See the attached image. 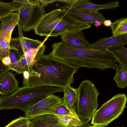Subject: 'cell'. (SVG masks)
I'll use <instances>...</instances> for the list:
<instances>
[{"label":"cell","mask_w":127,"mask_h":127,"mask_svg":"<svg viewBox=\"0 0 127 127\" xmlns=\"http://www.w3.org/2000/svg\"><path fill=\"white\" fill-rule=\"evenodd\" d=\"M75 66L43 54L36 57L26 70L27 79L23 86H52L63 89L73 84L74 74L78 72Z\"/></svg>","instance_id":"obj_1"},{"label":"cell","mask_w":127,"mask_h":127,"mask_svg":"<svg viewBox=\"0 0 127 127\" xmlns=\"http://www.w3.org/2000/svg\"><path fill=\"white\" fill-rule=\"evenodd\" d=\"M52 51L49 56L72 65L78 68L82 67L101 70L108 68L115 70L118 65L115 58L106 50L77 48L62 42H55L52 46Z\"/></svg>","instance_id":"obj_2"},{"label":"cell","mask_w":127,"mask_h":127,"mask_svg":"<svg viewBox=\"0 0 127 127\" xmlns=\"http://www.w3.org/2000/svg\"><path fill=\"white\" fill-rule=\"evenodd\" d=\"M63 91L62 88L55 86H23L12 94L0 96V110L17 109L25 112L30 107L48 95Z\"/></svg>","instance_id":"obj_3"},{"label":"cell","mask_w":127,"mask_h":127,"mask_svg":"<svg viewBox=\"0 0 127 127\" xmlns=\"http://www.w3.org/2000/svg\"><path fill=\"white\" fill-rule=\"evenodd\" d=\"M91 27L89 24L74 22L61 8L46 13L34 30L35 34L40 36L56 37L67 32L82 31Z\"/></svg>","instance_id":"obj_4"},{"label":"cell","mask_w":127,"mask_h":127,"mask_svg":"<svg viewBox=\"0 0 127 127\" xmlns=\"http://www.w3.org/2000/svg\"><path fill=\"white\" fill-rule=\"evenodd\" d=\"M77 89L76 113L83 123H88L98 106V96L99 93L92 82L87 79L83 81Z\"/></svg>","instance_id":"obj_5"},{"label":"cell","mask_w":127,"mask_h":127,"mask_svg":"<svg viewBox=\"0 0 127 127\" xmlns=\"http://www.w3.org/2000/svg\"><path fill=\"white\" fill-rule=\"evenodd\" d=\"M127 100V96L124 94L116 95L96 110L91 124L95 126H107L122 113L126 107Z\"/></svg>","instance_id":"obj_6"},{"label":"cell","mask_w":127,"mask_h":127,"mask_svg":"<svg viewBox=\"0 0 127 127\" xmlns=\"http://www.w3.org/2000/svg\"><path fill=\"white\" fill-rule=\"evenodd\" d=\"M19 9L18 25L24 32L34 29L46 14L39 0H31L30 3L20 6Z\"/></svg>","instance_id":"obj_7"},{"label":"cell","mask_w":127,"mask_h":127,"mask_svg":"<svg viewBox=\"0 0 127 127\" xmlns=\"http://www.w3.org/2000/svg\"><path fill=\"white\" fill-rule=\"evenodd\" d=\"M63 102V98L52 94L28 108L25 112V116L30 120L42 115L49 114L52 109Z\"/></svg>","instance_id":"obj_8"},{"label":"cell","mask_w":127,"mask_h":127,"mask_svg":"<svg viewBox=\"0 0 127 127\" xmlns=\"http://www.w3.org/2000/svg\"><path fill=\"white\" fill-rule=\"evenodd\" d=\"M61 8L70 19L76 23L89 24L95 23L98 21L103 24L106 20L103 15L98 11L72 9L68 5Z\"/></svg>","instance_id":"obj_9"},{"label":"cell","mask_w":127,"mask_h":127,"mask_svg":"<svg viewBox=\"0 0 127 127\" xmlns=\"http://www.w3.org/2000/svg\"><path fill=\"white\" fill-rule=\"evenodd\" d=\"M19 36L11 38L10 42L11 49L19 51L23 55L28 49L38 48L44 43L48 37H47L43 41L34 40L23 36L21 27L18 25Z\"/></svg>","instance_id":"obj_10"},{"label":"cell","mask_w":127,"mask_h":127,"mask_svg":"<svg viewBox=\"0 0 127 127\" xmlns=\"http://www.w3.org/2000/svg\"><path fill=\"white\" fill-rule=\"evenodd\" d=\"M18 12H12L0 19V39L10 43L12 32L18 25Z\"/></svg>","instance_id":"obj_11"},{"label":"cell","mask_w":127,"mask_h":127,"mask_svg":"<svg viewBox=\"0 0 127 127\" xmlns=\"http://www.w3.org/2000/svg\"><path fill=\"white\" fill-rule=\"evenodd\" d=\"M61 42L71 47L91 49V44L86 40L82 31L68 32L61 35Z\"/></svg>","instance_id":"obj_12"},{"label":"cell","mask_w":127,"mask_h":127,"mask_svg":"<svg viewBox=\"0 0 127 127\" xmlns=\"http://www.w3.org/2000/svg\"><path fill=\"white\" fill-rule=\"evenodd\" d=\"M119 3L118 1H116L102 4H98L88 0H74L71 5H68L72 9L98 11L99 10L116 8L119 6Z\"/></svg>","instance_id":"obj_13"},{"label":"cell","mask_w":127,"mask_h":127,"mask_svg":"<svg viewBox=\"0 0 127 127\" xmlns=\"http://www.w3.org/2000/svg\"><path fill=\"white\" fill-rule=\"evenodd\" d=\"M127 43V34L112 36L98 40L91 44V49L98 50H106L108 48L116 46H124Z\"/></svg>","instance_id":"obj_14"},{"label":"cell","mask_w":127,"mask_h":127,"mask_svg":"<svg viewBox=\"0 0 127 127\" xmlns=\"http://www.w3.org/2000/svg\"><path fill=\"white\" fill-rule=\"evenodd\" d=\"M15 75L8 71L4 74L0 79V95H7L15 91L19 88V82Z\"/></svg>","instance_id":"obj_15"},{"label":"cell","mask_w":127,"mask_h":127,"mask_svg":"<svg viewBox=\"0 0 127 127\" xmlns=\"http://www.w3.org/2000/svg\"><path fill=\"white\" fill-rule=\"evenodd\" d=\"M32 120L28 127H60L64 126L60 122L58 116L54 115H42Z\"/></svg>","instance_id":"obj_16"},{"label":"cell","mask_w":127,"mask_h":127,"mask_svg":"<svg viewBox=\"0 0 127 127\" xmlns=\"http://www.w3.org/2000/svg\"><path fill=\"white\" fill-rule=\"evenodd\" d=\"M63 103L76 113L78 101L77 89L69 85L63 89Z\"/></svg>","instance_id":"obj_17"},{"label":"cell","mask_w":127,"mask_h":127,"mask_svg":"<svg viewBox=\"0 0 127 127\" xmlns=\"http://www.w3.org/2000/svg\"><path fill=\"white\" fill-rule=\"evenodd\" d=\"M115 58L119 66L127 68V49L124 46H116L111 47L106 50Z\"/></svg>","instance_id":"obj_18"},{"label":"cell","mask_w":127,"mask_h":127,"mask_svg":"<svg viewBox=\"0 0 127 127\" xmlns=\"http://www.w3.org/2000/svg\"><path fill=\"white\" fill-rule=\"evenodd\" d=\"M22 55L19 51L10 49L8 56L11 60V64L8 66L9 69L16 72L18 74H23L24 71L20 61Z\"/></svg>","instance_id":"obj_19"},{"label":"cell","mask_w":127,"mask_h":127,"mask_svg":"<svg viewBox=\"0 0 127 127\" xmlns=\"http://www.w3.org/2000/svg\"><path fill=\"white\" fill-rule=\"evenodd\" d=\"M110 26L113 36L127 34V18L116 20Z\"/></svg>","instance_id":"obj_20"},{"label":"cell","mask_w":127,"mask_h":127,"mask_svg":"<svg viewBox=\"0 0 127 127\" xmlns=\"http://www.w3.org/2000/svg\"><path fill=\"white\" fill-rule=\"evenodd\" d=\"M113 78L118 87L125 88L127 85V68L118 65Z\"/></svg>","instance_id":"obj_21"},{"label":"cell","mask_w":127,"mask_h":127,"mask_svg":"<svg viewBox=\"0 0 127 127\" xmlns=\"http://www.w3.org/2000/svg\"><path fill=\"white\" fill-rule=\"evenodd\" d=\"M49 114L60 117L69 115L79 119L75 112L68 108L63 103L53 108Z\"/></svg>","instance_id":"obj_22"},{"label":"cell","mask_w":127,"mask_h":127,"mask_svg":"<svg viewBox=\"0 0 127 127\" xmlns=\"http://www.w3.org/2000/svg\"><path fill=\"white\" fill-rule=\"evenodd\" d=\"M19 7L13 0L9 2L0 1V19L14 12H18Z\"/></svg>","instance_id":"obj_23"},{"label":"cell","mask_w":127,"mask_h":127,"mask_svg":"<svg viewBox=\"0 0 127 127\" xmlns=\"http://www.w3.org/2000/svg\"><path fill=\"white\" fill-rule=\"evenodd\" d=\"M58 117L60 122L67 127H79L83 124L79 119L72 116Z\"/></svg>","instance_id":"obj_24"},{"label":"cell","mask_w":127,"mask_h":127,"mask_svg":"<svg viewBox=\"0 0 127 127\" xmlns=\"http://www.w3.org/2000/svg\"><path fill=\"white\" fill-rule=\"evenodd\" d=\"M30 121L27 117L20 116L13 120L5 127H28Z\"/></svg>","instance_id":"obj_25"},{"label":"cell","mask_w":127,"mask_h":127,"mask_svg":"<svg viewBox=\"0 0 127 127\" xmlns=\"http://www.w3.org/2000/svg\"><path fill=\"white\" fill-rule=\"evenodd\" d=\"M35 57L33 56L26 57H21L20 61L24 71H26L27 68L31 65Z\"/></svg>","instance_id":"obj_26"},{"label":"cell","mask_w":127,"mask_h":127,"mask_svg":"<svg viewBox=\"0 0 127 127\" xmlns=\"http://www.w3.org/2000/svg\"><path fill=\"white\" fill-rule=\"evenodd\" d=\"M9 70L8 67L3 64L0 58V79L4 74L9 71Z\"/></svg>","instance_id":"obj_27"},{"label":"cell","mask_w":127,"mask_h":127,"mask_svg":"<svg viewBox=\"0 0 127 127\" xmlns=\"http://www.w3.org/2000/svg\"><path fill=\"white\" fill-rule=\"evenodd\" d=\"M1 61L3 64L5 66H9L11 64V59L9 56L4 57L2 59Z\"/></svg>","instance_id":"obj_28"},{"label":"cell","mask_w":127,"mask_h":127,"mask_svg":"<svg viewBox=\"0 0 127 127\" xmlns=\"http://www.w3.org/2000/svg\"><path fill=\"white\" fill-rule=\"evenodd\" d=\"M39 1L42 6L44 8L49 4L55 2L56 0H40Z\"/></svg>","instance_id":"obj_29"},{"label":"cell","mask_w":127,"mask_h":127,"mask_svg":"<svg viewBox=\"0 0 127 127\" xmlns=\"http://www.w3.org/2000/svg\"><path fill=\"white\" fill-rule=\"evenodd\" d=\"M112 23V21L109 19L106 20L103 22V24L106 27L110 26Z\"/></svg>","instance_id":"obj_30"},{"label":"cell","mask_w":127,"mask_h":127,"mask_svg":"<svg viewBox=\"0 0 127 127\" xmlns=\"http://www.w3.org/2000/svg\"><path fill=\"white\" fill-rule=\"evenodd\" d=\"M79 127H91V125L88 123H83Z\"/></svg>","instance_id":"obj_31"},{"label":"cell","mask_w":127,"mask_h":127,"mask_svg":"<svg viewBox=\"0 0 127 127\" xmlns=\"http://www.w3.org/2000/svg\"><path fill=\"white\" fill-rule=\"evenodd\" d=\"M101 23L98 21H96L94 25L96 27H98L101 24Z\"/></svg>","instance_id":"obj_32"},{"label":"cell","mask_w":127,"mask_h":127,"mask_svg":"<svg viewBox=\"0 0 127 127\" xmlns=\"http://www.w3.org/2000/svg\"><path fill=\"white\" fill-rule=\"evenodd\" d=\"M91 127H104L95 126H91Z\"/></svg>","instance_id":"obj_33"},{"label":"cell","mask_w":127,"mask_h":127,"mask_svg":"<svg viewBox=\"0 0 127 127\" xmlns=\"http://www.w3.org/2000/svg\"><path fill=\"white\" fill-rule=\"evenodd\" d=\"M66 127V126H62V127Z\"/></svg>","instance_id":"obj_34"}]
</instances>
